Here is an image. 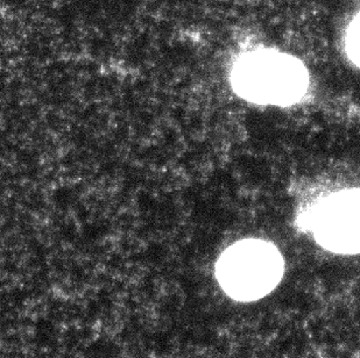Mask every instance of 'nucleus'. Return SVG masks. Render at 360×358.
<instances>
[{
    "instance_id": "obj_1",
    "label": "nucleus",
    "mask_w": 360,
    "mask_h": 358,
    "mask_svg": "<svg viewBox=\"0 0 360 358\" xmlns=\"http://www.w3.org/2000/svg\"><path fill=\"white\" fill-rule=\"evenodd\" d=\"M239 95L265 105H289L308 88V74L301 62L276 51H255L241 58L232 74Z\"/></svg>"
},
{
    "instance_id": "obj_2",
    "label": "nucleus",
    "mask_w": 360,
    "mask_h": 358,
    "mask_svg": "<svg viewBox=\"0 0 360 358\" xmlns=\"http://www.w3.org/2000/svg\"><path fill=\"white\" fill-rule=\"evenodd\" d=\"M283 267L281 255L272 244L244 240L221 255L217 278L223 290L236 300H257L279 284Z\"/></svg>"
},
{
    "instance_id": "obj_3",
    "label": "nucleus",
    "mask_w": 360,
    "mask_h": 358,
    "mask_svg": "<svg viewBox=\"0 0 360 358\" xmlns=\"http://www.w3.org/2000/svg\"><path fill=\"white\" fill-rule=\"evenodd\" d=\"M316 225L326 242L340 244L342 235L344 239H351V234L357 237L358 194H340L328 201L317 214Z\"/></svg>"
}]
</instances>
